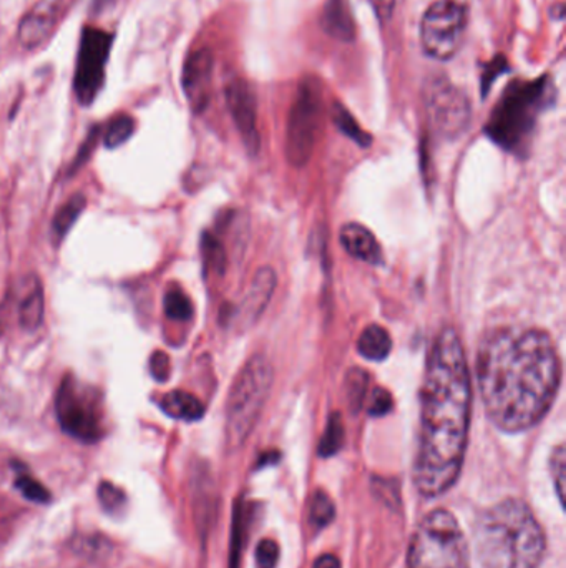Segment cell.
I'll list each match as a JSON object with an SVG mask.
<instances>
[{"instance_id":"obj_26","label":"cell","mask_w":566,"mask_h":568,"mask_svg":"<svg viewBox=\"0 0 566 568\" xmlns=\"http://www.w3.org/2000/svg\"><path fill=\"white\" fill-rule=\"evenodd\" d=\"M342 444H344V424L339 413H332L319 443V454L322 457L335 456L341 450Z\"/></svg>"},{"instance_id":"obj_28","label":"cell","mask_w":566,"mask_h":568,"mask_svg":"<svg viewBox=\"0 0 566 568\" xmlns=\"http://www.w3.org/2000/svg\"><path fill=\"white\" fill-rule=\"evenodd\" d=\"M335 517L336 507L331 497L322 493V490L316 493L315 497H312L311 506H309V520H311V526L315 527L316 530L325 529V527H328L329 524L335 520Z\"/></svg>"},{"instance_id":"obj_14","label":"cell","mask_w":566,"mask_h":568,"mask_svg":"<svg viewBox=\"0 0 566 568\" xmlns=\"http://www.w3.org/2000/svg\"><path fill=\"white\" fill-rule=\"evenodd\" d=\"M213 70H215V59H213L212 50L206 47L193 50L186 57L182 72V85L189 109L195 113L205 112L209 99H212Z\"/></svg>"},{"instance_id":"obj_12","label":"cell","mask_w":566,"mask_h":568,"mask_svg":"<svg viewBox=\"0 0 566 568\" xmlns=\"http://www.w3.org/2000/svg\"><path fill=\"white\" fill-rule=\"evenodd\" d=\"M226 105L233 122L241 135L246 150L256 155L261 145L258 130V99L251 83L245 79H231L225 89Z\"/></svg>"},{"instance_id":"obj_20","label":"cell","mask_w":566,"mask_h":568,"mask_svg":"<svg viewBox=\"0 0 566 568\" xmlns=\"http://www.w3.org/2000/svg\"><path fill=\"white\" fill-rule=\"evenodd\" d=\"M358 351L369 361H384L392 351V337L385 327L371 324L358 339Z\"/></svg>"},{"instance_id":"obj_8","label":"cell","mask_w":566,"mask_h":568,"mask_svg":"<svg viewBox=\"0 0 566 568\" xmlns=\"http://www.w3.org/2000/svg\"><path fill=\"white\" fill-rule=\"evenodd\" d=\"M322 122V93L318 79L302 80L292 102L286 126V159L292 166H305L318 143Z\"/></svg>"},{"instance_id":"obj_15","label":"cell","mask_w":566,"mask_h":568,"mask_svg":"<svg viewBox=\"0 0 566 568\" xmlns=\"http://www.w3.org/2000/svg\"><path fill=\"white\" fill-rule=\"evenodd\" d=\"M278 284V276L271 266H263L256 272L255 278L249 284L248 293L238 307V323L241 327H249L258 323L271 301Z\"/></svg>"},{"instance_id":"obj_37","label":"cell","mask_w":566,"mask_h":568,"mask_svg":"<svg viewBox=\"0 0 566 568\" xmlns=\"http://www.w3.org/2000/svg\"><path fill=\"white\" fill-rule=\"evenodd\" d=\"M374 3L375 13L382 22H388L394 12L395 0H372Z\"/></svg>"},{"instance_id":"obj_30","label":"cell","mask_w":566,"mask_h":568,"mask_svg":"<svg viewBox=\"0 0 566 568\" xmlns=\"http://www.w3.org/2000/svg\"><path fill=\"white\" fill-rule=\"evenodd\" d=\"M99 500L105 513L112 514V516H120L128 504L125 493L112 483L100 484Z\"/></svg>"},{"instance_id":"obj_25","label":"cell","mask_w":566,"mask_h":568,"mask_svg":"<svg viewBox=\"0 0 566 568\" xmlns=\"http://www.w3.org/2000/svg\"><path fill=\"white\" fill-rule=\"evenodd\" d=\"M163 306H165V313L169 320L182 321L183 323V321H188L193 317L192 300L179 286H172L166 291Z\"/></svg>"},{"instance_id":"obj_39","label":"cell","mask_w":566,"mask_h":568,"mask_svg":"<svg viewBox=\"0 0 566 568\" xmlns=\"http://www.w3.org/2000/svg\"><path fill=\"white\" fill-rule=\"evenodd\" d=\"M0 324H2V323H0Z\"/></svg>"},{"instance_id":"obj_9","label":"cell","mask_w":566,"mask_h":568,"mask_svg":"<svg viewBox=\"0 0 566 568\" xmlns=\"http://www.w3.org/2000/svg\"><path fill=\"white\" fill-rule=\"evenodd\" d=\"M467 22L469 9L462 0H438L432 3L421 22V43L425 55L441 62L455 57Z\"/></svg>"},{"instance_id":"obj_11","label":"cell","mask_w":566,"mask_h":568,"mask_svg":"<svg viewBox=\"0 0 566 568\" xmlns=\"http://www.w3.org/2000/svg\"><path fill=\"white\" fill-rule=\"evenodd\" d=\"M112 47V36L105 30L86 27L80 40L79 60H76L75 89L80 105L89 106L99 97L105 83V65Z\"/></svg>"},{"instance_id":"obj_13","label":"cell","mask_w":566,"mask_h":568,"mask_svg":"<svg viewBox=\"0 0 566 568\" xmlns=\"http://www.w3.org/2000/svg\"><path fill=\"white\" fill-rule=\"evenodd\" d=\"M66 0H39L20 19L17 39L27 50L39 49L55 32L65 13Z\"/></svg>"},{"instance_id":"obj_3","label":"cell","mask_w":566,"mask_h":568,"mask_svg":"<svg viewBox=\"0 0 566 568\" xmlns=\"http://www.w3.org/2000/svg\"><path fill=\"white\" fill-rule=\"evenodd\" d=\"M475 549L484 568H537L547 539L528 504L508 497L478 517Z\"/></svg>"},{"instance_id":"obj_35","label":"cell","mask_w":566,"mask_h":568,"mask_svg":"<svg viewBox=\"0 0 566 568\" xmlns=\"http://www.w3.org/2000/svg\"><path fill=\"white\" fill-rule=\"evenodd\" d=\"M169 373H172V363H169L168 354L163 353V351H155L150 357V374L158 383H166Z\"/></svg>"},{"instance_id":"obj_38","label":"cell","mask_w":566,"mask_h":568,"mask_svg":"<svg viewBox=\"0 0 566 568\" xmlns=\"http://www.w3.org/2000/svg\"><path fill=\"white\" fill-rule=\"evenodd\" d=\"M312 568H341V562H339L338 557L326 554V556H321L316 560Z\"/></svg>"},{"instance_id":"obj_5","label":"cell","mask_w":566,"mask_h":568,"mask_svg":"<svg viewBox=\"0 0 566 568\" xmlns=\"http://www.w3.org/2000/svg\"><path fill=\"white\" fill-rule=\"evenodd\" d=\"M275 371L271 361L255 353L239 371L226 400V439L231 447L243 446L255 429L271 393Z\"/></svg>"},{"instance_id":"obj_7","label":"cell","mask_w":566,"mask_h":568,"mask_svg":"<svg viewBox=\"0 0 566 568\" xmlns=\"http://www.w3.org/2000/svg\"><path fill=\"white\" fill-rule=\"evenodd\" d=\"M55 414L63 433L85 444L106 434L105 404L99 389L66 374L55 396Z\"/></svg>"},{"instance_id":"obj_36","label":"cell","mask_w":566,"mask_h":568,"mask_svg":"<svg viewBox=\"0 0 566 568\" xmlns=\"http://www.w3.org/2000/svg\"><path fill=\"white\" fill-rule=\"evenodd\" d=\"M96 139H99V130H93V133L89 136V140H86L85 145L80 149L79 156H76L75 162H73V170L79 169L80 165H83V163L86 162L90 153H92L93 145H96Z\"/></svg>"},{"instance_id":"obj_23","label":"cell","mask_w":566,"mask_h":568,"mask_svg":"<svg viewBox=\"0 0 566 568\" xmlns=\"http://www.w3.org/2000/svg\"><path fill=\"white\" fill-rule=\"evenodd\" d=\"M332 120H335L336 126H338L344 135H348L349 139L354 140L359 146H362V149L371 146V135L361 129L358 120H356L354 116L349 113V110L346 109L344 105H341V103H335V109H332Z\"/></svg>"},{"instance_id":"obj_27","label":"cell","mask_w":566,"mask_h":568,"mask_svg":"<svg viewBox=\"0 0 566 568\" xmlns=\"http://www.w3.org/2000/svg\"><path fill=\"white\" fill-rule=\"evenodd\" d=\"M203 262L208 272L223 275L226 268V252L223 243L212 233H205L202 240Z\"/></svg>"},{"instance_id":"obj_31","label":"cell","mask_w":566,"mask_h":568,"mask_svg":"<svg viewBox=\"0 0 566 568\" xmlns=\"http://www.w3.org/2000/svg\"><path fill=\"white\" fill-rule=\"evenodd\" d=\"M279 546L271 539L261 540L256 547L255 564L256 568H276L279 562Z\"/></svg>"},{"instance_id":"obj_1","label":"cell","mask_w":566,"mask_h":568,"mask_svg":"<svg viewBox=\"0 0 566 568\" xmlns=\"http://www.w3.org/2000/svg\"><path fill=\"white\" fill-rule=\"evenodd\" d=\"M475 373L491 423L504 433H524L554 406L562 361L547 331L501 327L482 341Z\"/></svg>"},{"instance_id":"obj_17","label":"cell","mask_w":566,"mask_h":568,"mask_svg":"<svg viewBox=\"0 0 566 568\" xmlns=\"http://www.w3.org/2000/svg\"><path fill=\"white\" fill-rule=\"evenodd\" d=\"M321 26L332 39L352 42L356 39V20L351 0H326Z\"/></svg>"},{"instance_id":"obj_29","label":"cell","mask_w":566,"mask_h":568,"mask_svg":"<svg viewBox=\"0 0 566 568\" xmlns=\"http://www.w3.org/2000/svg\"><path fill=\"white\" fill-rule=\"evenodd\" d=\"M133 132H135V122H133L132 116H115V119L110 120L109 126H106L103 143L109 149H119L133 135Z\"/></svg>"},{"instance_id":"obj_21","label":"cell","mask_w":566,"mask_h":568,"mask_svg":"<svg viewBox=\"0 0 566 568\" xmlns=\"http://www.w3.org/2000/svg\"><path fill=\"white\" fill-rule=\"evenodd\" d=\"M86 206L85 195L82 193H76L73 195L59 212L55 213L52 220V236L53 242L59 245L63 239H65L66 233L70 232L73 225H75L79 216L82 215L83 210Z\"/></svg>"},{"instance_id":"obj_32","label":"cell","mask_w":566,"mask_h":568,"mask_svg":"<svg viewBox=\"0 0 566 568\" xmlns=\"http://www.w3.org/2000/svg\"><path fill=\"white\" fill-rule=\"evenodd\" d=\"M565 446H558L552 454L550 470L554 477L555 489H557L558 499L564 504L565 494Z\"/></svg>"},{"instance_id":"obj_19","label":"cell","mask_w":566,"mask_h":568,"mask_svg":"<svg viewBox=\"0 0 566 568\" xmlns=\"http://www.w3.org/2000/svg\"><path fill=\"white\" fill-rule=\"evenodd\" d=\"M159 407H162L166 416L173 417V419L185 420V423H195V420L202 419L206 410L205 404L198 397L179 389L166 393L159 399Z\"/></svg>"},{"instance_id":"obj_18","label":"cell","mask_w":566,"mask_h":568,"mask_svg":"<svg viewBox=\"0 0 566 568\" xmlns=\"http://www.w3.org/2000/svg\"><path fill=\"white\" fill-rule=\"evenodd\" d=\"M29 287L19 303V323L23 329L33 333L39 329L43 323V313H45V297H43V287L37 276L27 278Z\"/></svg>"},{"instance_id":"obj_2","label":"cell","mask_w":566,"mask_h":568,"mask_svg":"<svg viewBox=\"0 0 566 568\" xmlns=\"http://www.w3.org/2000/svg\"><path fill=\"white\" fill-rule=\"evenodd\" d=\"M472 416V377L455 327L445 326L429 353L421 389V433L414 484L424 497L454 487L464 466Z\"/></svg>"},{"instance_id":"obj_22","label":"cell","mask_w":566,"mask_h":568,"mask_svg":"<svg viewBox=\"0 0 566 568\" xmlns=\"http://www.w3.org/2000/svg\"><path fill=\"white\" fill-rule=\"evenodd\" d=\"M369 374L362 367H352L346 374V399L352 413H359L368 397Z\"/></svg>"},{"instance_id":"obj_24","label":"cell","mask_w":566,"mask_h":568,"mask_svg":"<svg viewBox=\"0 0 566 568\" xmlns=\"http://www.w3.org/2000/svg\"><path fill=\"white\" fill-rule=\"evenodd\" d=\"M13 469H16V480H13V486L19 489V493L22 494L27 500H32V503L37 504L50 503L52 496H50L49 490H47L45 487L35 479V477L30 476V474L27 473L25 467L17 464V466H13Z\"/></svg>"},{"instance_id":"obj_16","label":"cell","mask_w":566,"mask_h":568,"mask_svg":"<svg viewBox=\"0 0 566 568\" xmlns=\"http://www.w3.org/2000/svg\"><path fill=\"white\" fill-rule=\"evenodd\" d=\"M342 248L369 265H381L382 250L371 230L362 226L361 223H346L339 233Z\"/></svg>"},{"instance_id":"obj_33","label":"cell","mask_w":566,"mask_h":568,"mask_svg":"<svg viewBox=\"0 0 566 568\" xmlns=\"http://www.w3.org/2000/svg\"><path fill=\"white\" fill-rule=\"evenodd\" d=\"M392 396L384 387H378L372 390L371 399H369L368 413L374 417H382L391 413Z\"/></svg>"},{"instance_id":"obj_10","label":"cell","mask_w":566,"mask_h":568,"mask_svg":"<svg viewBox=\"0 0 566 568\" xmlns=\"http://www.w3.org/2000/svg\"><path fill=\"white\" fill-rule=\"evenodd\" d=\"M424 102L429 123L441 139H459L471 125V100L447 77L429 80Z\"/></svg>"},{"instance_id":"obj_6","label":"cell","mask_w":566,"mask_h":568,"mask_svg":"<svg viewBox=\"0 0 566 568\" xmlns=\"http://www.w3.org/2000/svg\"><path fill=\"white\" fill-rule=\"evenodd\" d=\"M408 568H471L467 537L454 514L438 509L422 519L409 546Z\"/></svg>"},{"instance_id":"obj_4","label":"cell","mask_w":566,"mask_h":568,"mask_svg":"<svg viewBox=\"0 0 566 568\" xmlns=\"http://www.w3.org/2000/svg\"><path fill=\"white\" fill-rule=\"evenodd\" d=\"M555 102V85L550 77L535 80H515L502 93L485 133L492 142L507 152L525 155L542 112Z\"/></svg>"},{"instance_id":"obj_34","label":"cell","mask_w":566,"mask_h":568,"mask_svg":"<svg viewBox=\"0 0 566 568\" xmlns=\"http://www.w3.org/2000/svg\"><path fill=\"white\" fill-rule=\"evenodd\" d=\"M508 63L504 55L495 57L492 62L485 67L484 75H482V95H487L491 87L494 85L495 79L502 73L507 72Z\"/></svg>"}]
</instances>
